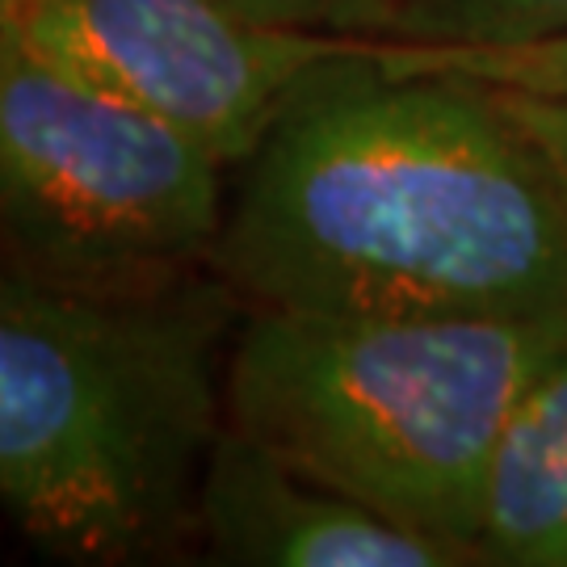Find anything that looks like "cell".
<instances>
[{
  "label": "cell",
  "instance_id": "6da1fadb",
  "mask_svg": "<svg viewBox=\"0 0 567 567\" xmlns=\"http://www.w3.org/2000/svg\"><path fill=\"white\" fill-rule=\"evenodd\" d=\"M501 84H567V42H425L324 84L240 164L215 274L269 311L567 316V198Z\"/></svg>",
  "mask_w": 567,
  "mask_h": 567
},
{
  "label": "cell",
  "instance_id": "5b68a950",
  "mask_svg": "<svg viewBox=\"0 0 567 567\" xmlns=\"http://www.w3.org/2000/svg\"><path fill=\"white\" fill-rule=\"evenodd\" d=\"M0 39L198 135L231 173L324 84L425 47L257 18L224 0H0Z\"/></svg>",
  "mask_w": 567,
  "mask_h": 567
},
{
  "label": "cell",
  "instance_id": "30bf717a",
  "mask_svg": "<svg viewBox=\"0 0 567 567\" xmlns=\"http://www.w3.org/2000/svg\"><path fill=\"white\" fill-rule=\"evenodd\" d=\"M501 102L526 126L529 140L543 147V156L550 161L567 198V84H550V89H508V84H501Z\"/></svg>",
  "mask_w": 567,
  "mask_h": 567
},
{
  "label": "cell",
  "instance_id": "277c9868",
  "mask_svg": "<svg viewBox=\"0 0 567 567\" xmlns=\"http://www.w3.org/2000/svg\"><path fill=\"white\" fill-rule=\"evenodd\" d=\"M231 164L161 114L0 39L4 274L135 295L215 269Z\"/></svg>",
  "mask_w": 567,
  "mask_h": 567
},
{
  "label": "cell",
  "instance_id": "8992f818",
  "mask_svg": "<svg viewBox=\"0 0 567 567\" xmlns=\"http://www.w3.org/2000/svg\"><path fill=\"white\" fill-rule=\"evenodd\" d=\"M198 559L224 567H471L463 550L307 475L231 421L206 463Z\"/></svg>",
  "mask_w": 567,
  "mask_h": 567
},
{
  "label": "cell",
  "instance_id": "9c48e42d",
  "mask_svg": "<svg viewBox=\"0 0 567 567\" xmlns=\"http://www.w3.org/2000/svg\"><path fill=\"white\" fill-rule=\"evenodd\" d=\"M224 4L257 18L324 25V30H365V34H386L391 21V0H224Z\"/></svg>",
  "mask_w": 567,
  "mask_h": 567
},
{
  "label": "cell",
  "instance_id": "3957f363",
  "mask_svg": "<svg viewBox=\"0 0 567 567\" xmlns=\"http://www.w3.org/2000/svg\"><path fill=\"white\" fill-rule=\"evenodd\" d=\"M567 349V316H320L244 307L227 421L286 463L480 564L508 412Z\"/></svg>",
  "mask_w": 567,
  "mask_h": 567
},
{
  "label": "cell",
  "instance_id": "52a82bcc",
  "mask_svg": "<svg viewBox=\"0 0 567 567\" xmlns=\"http://www.w3.org/2000/svg\"><path fill=\"white\" fill-rule=\"evenodd\" d=\"M475 547L487 567H567V349L543 365L496 437Z\"/></svg>",
  "mask_w": 567,
  "mask_h": 567
},
{
  "label": "cell",
  "instance_id": "ba28073f",
  "mask_svg": "<svg viewBox=\"0 0 567 567\" xmlns=\"http://www.w3.org/2000/svg\"><path fill=\"white\" fill-rule=\"evenodd\" d=\"M391 39L442 47L567 42V0H391Z\"/></svg>",
  "mask_w": 567,
  "mask_h": 567
},
{
  "label": "cell",
  "instance_id": "7a4b0ae2",
  "mask_svg": "<svg viewBox=\"0 0 567 567\" xmlns=\"http://www.w3.org/2000/svg\"><path fill=\"white\" fill-rule=\"evenodd\" d=\"M240 316L215 269L135 295L0 274V501L30 547L72 567L198 550Z\"/></svg>",
  "mask_w": 567,
  "mask_h": 567
}]
</instances>
